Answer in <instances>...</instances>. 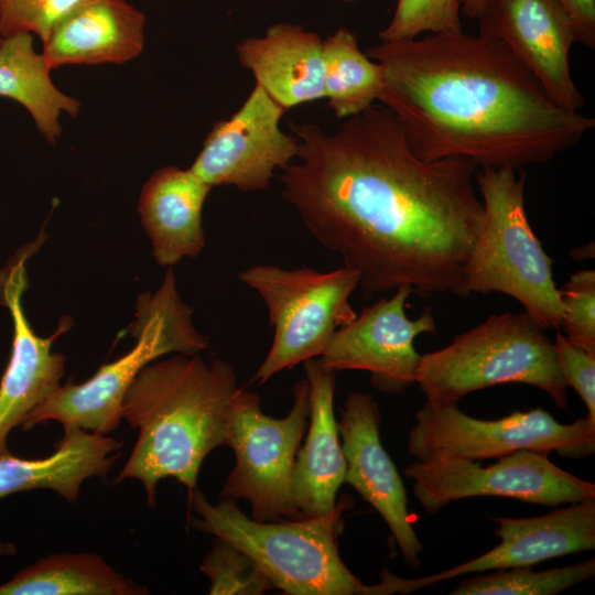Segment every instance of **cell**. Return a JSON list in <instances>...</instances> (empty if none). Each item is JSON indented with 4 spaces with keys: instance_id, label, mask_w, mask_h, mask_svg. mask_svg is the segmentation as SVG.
<instances>
[{
    "instance_id": "cell-4",
    "label": "cell",
    "mask_w": 595,
    "mask_h": 595,
    "mask_svg": "<svg viewBox=\"0 0 595 595\" xmlns=\"http://www.w3.org/2000/svg\"><path fill=\"white\" fill-rule=\"evenodd\" d=\"M188 502L196 517L190 524L247 553L270 578L274 588L289 595H390L387 575L366 585L343 562L338 537L343 513L354 505L343 496L325 516L298 520L257 521L234 500L212 504L195 489Z\"/></svg>"
},
{
    "instance_id": "cell-32",
    "label": "cell",
    "mask_w": 595,
    "mask_h": 595,
    "mask_svg": "<svg viewBox=\"0 0 595 595\" xmlns=\"http://www.w3.org/2000/svg\"><path fill=\"white\" fill-rule=\"evenodd\" d=\"M571 20L576 42L595 48V0H556Z\"/></svg>"
},
{
    "instance_id": "cell-14",
    "label": "cell",
    "mask_w": 595,
    "mask_h": 595,
    "mask_svg": "<svg viewBox=\"0 0 595 595\" xmlns=\"http://www.w3.org/2000/svg\"><path fill=\"white\" fill-rule=\"evenodd\" d=\"M477 20L478 34L502 42L554 104L580 112L585 98L569 62L576 37L556 0H490Z\"/></svg>"
},
{
    "instance_id": "cell-24",
    "label": "cell",
    "mask_w": 595,
    "mask_h": 595,
    "mask_svg": "<svg viewBox=\"0 0 595 595\" xmlns=\"http://www.w3.org/2000/svg\"><path fill=\"white\" fill-rule=\"evenodd\" d=\"M148 589L94 553L41 558L0 584V595H144Z\"/></svg>"
},
{
    "instance_id": "cell-16",
    "label": "cell",
    "mask_w": 595,
    "mask_h": 595,
    "mask_svg": "<svg viewBox=\"0 0 595 595\" xmlns=\"http://www.w3.org/2000/svg\"><path fill=\"white\" fill-rule=\"evenodd\" d=\"M499 544L448 570L414 580L402 578V594L461 575L532 565L595 549V498L569 504L547 515L528 518L495 517Z\"/></svg>"
},
{
    "instance_id": "cell-9",
    "label": "cell",
    "mask_w": 595,
    "mask_h": 595,
    "mask_svg": "<svg viewBox=\"0 0 595 595\" xmlns=\"http://www.w3.org/2000/svg\"><path fill=\"white\" fill-rule=\"evenodd\" d=\"M289 413L275 419L261 410L257 393L240 389L227 445L235 465L219 496L246 499L257 521L303 519L292 489L298 451L310 419V385L300 379L292 389Z\"/></svg>"
},
{
    "instance_id": "cell-2",
    "label": "cell",
    "mask_w": 595,
    "mask_h": 595,
    "mask_svg": "<svg viewBox=\"0 0 595 595\" xmlns=\"http://www.w3.org/2000/svg\"><path fill=\"white\" fill-rule=\"evenodd\" d=\"M365 53L383 68L378 101L424 160L519 170L550 161L595 127L594 118L554 104L495 37L429 33Z\"/></svg>"
},
{
    "instance_id": "cell-10",
    "label": "cell",
    "mask_w": 595,
    "mask_h": 595,
    "mask_svg": "<svg viewBox=\"0 0 595 595\" xmlns=\"http://www.w3.org/2000/svg\"><path fill=\"white\" fill-rule=\"evenodd\" d=\"M407 446L416 461L450 456L480 462L520 450L577 459L595 451V423L587 416L561 423L542 408L482 420L457 404L435 407L425 401L415 413Z\"/></svg>"
},
{
    "instance_id": "cell-23",
    "label": "cell",
    "mask_w": 595,
    "mask_h": 595,
    "mask_svg": "<svg viewBox=\"0 0 595 595\" xmlns=\"http://www.w3.org/2000/svg\"><path fill=\"white\" fill-rule=\"evenodd\" d=\"M50 71L42 53L34 50L31 33L0 36V96L21 104L54 144L62 132L61 113L75 117L80 104L55 87Z\"/></svg>"
},
{
    "instance_id": "cell-3",
    "label": "cell",
    "mask_w": 595,
    "mask_h": 595,
    "mask_svg": "<svg viewBox=\"0 0 595 595\" xmlns=\"http://www.w3.org/2000/svg\"><path fill=\"white\" fill-rule=\"evenodd\" d=\"M240 389L229 363L208 365L198 354L145 365L123 398L122 418L139 435L115 482L139 479L151 507L158 484L169 477L190 496L206 456L227 445Z\"/></svg>"
},
{
    "instance_id": "cell-6",
    "label": "cell",
    "mask_w": 595,
    "mask_h": 595,
    "mask_svg": "<svg viewBox=\"0 0 595 595\" xmlns=\"http://www.w3.org/2000/svg\"><path fill=\"white\" fill-rule=\"evenodd\" d=\"M524 311L489 316L447 346L421 355L416 383L435 407L455 405L468 393L501 383L541 389L567 409V385L553 342Z\"/></svg>"
},
{
    "instance_id": "cell-1",
    "label": "cell",
    "mask_w": 595,
    "mask_h": 595,
    "mask_svg": "<svg viewBox=\"0 0 595 595\" xmlns=\"http://www.w3.org/2000/svg\"><path fill=\"white\" fill-rule=\"evenodd\" d=\"M298 162L282 170V198L307 231L359 274L365 298L409 286L467 298L464 268L482 224L478 166L424 160L397 117L371 105L334 133L289 122Z\"/></svg>"
},
{
    "instance_id": "cell-22",
    "label": "cell",
    "mask_w": 595,
    "mask_h": 595,
    "mask_svg": "<svg viewBox=\"0 0 595 595\" xmlns=\"http://www.w3.org/2000/svg\"><path fill=\"white\" fill-rule=\"evenodd\" d=\"M122 443L113 437L64 430L55 451L47 457L28 459L10 453L0 455V499L31 489H52L76 504L84 480L105 478Z\"/></svg>"
},
{
    "instance_id": "cell-35",
    "label": "cell",
    "mask_w": 595,
    "mask_h": 595,
    "mask_svg": "<svg viewBox=\"0 0 595 595\" xmlns=\"http://www.w3.org/2000/svg\"><path fill=\"white\" fill-rule=\"evenodd\" d=\"M345 2H355L357 0H344Z\"/></svg>"
},
{
    "instance_id": "cell-18",
    "label": "cell",
    "mask_w": 595,
    "mask_h": 595,
    "mask_svg": "<svg viewBox=\"0 0 595 595\" xmlns=\"http://www.w3.org/2000/svg\"><path fill=\"white\" fill-rule=\"evenodd\" d=\"M303 364L310 385V419L305 442L296 454L292 489L303 518H316L335 508L346 461L334 414L336 375L316 358Z\"/></svg>"
},
{
    "instance_id": "cell-31",
    "label": "cell",
    "mask_w": 595,
    "mask_h": 595,
    "mask_svg": "<svg viewBox=\"0 0 595 595\" xmlns=\"http://www.w3.org/2000/svg\"><path fill=\"white\" fill-rule=\"evenodd\" d=\"M553 344L567 387L576 391L586 405V416L595 423V354L575 346L560 331Z\"/></svg>"
},
{
    "instance_id": "cell-5",
    "label": "cell",
    "mask_w": 595,
    "mask_h": 595,
    "mask_svg": "<svg viewBox=\"0 0 595 595\" xmlns=\"http://www.w3.org/2000/svg\"><path fill=\"white\" fill-rule=\"evenodd\" d=\"M478 169L475 181L484 214L464 268V289L498 292L519 302L542 328L559 331L563 305L553 260L534 235L524 208L526 172Z\"/></svg>"
},
{
    "instance_id": "cell-25",
    "label": "cell",
    "mask_w": 595,
    "mask_h": 595,
    "mask_svg": "<svg viewBox=\"0 0 595 595\" xmlns=\"http://www.w3.org/2000/svg\"><path fill=\"white\" fill-rule=\"evenodd\" d=\"M324 98L338 119L356 116L378 100L383 88V68L358 45L345 26L322 42Z\"/></svg>"
},
{
    "instance_id": "cell-19",
    "label": "cell",
    "mask_w": 595,
    "mask_h": 595,
    "mask_svg": "<svg viewBox=\"0 0 595 595\" xmlns=\"http://www.w3.org/2000/svg\"><path fill=\"white\" fill-rule=\"evenodd\" d=\"M145 15L125 0H87L43 42L52 69L63 65L123 64L144 46Z\"/></svg>"
},
{
    "instance_id": "cell-28",
    "label": "cell",
    "mask_w": 595,
    "mask_h": 595,
    "mask_svg": "<svg viewBox=\"0 0 595 595\" xmlns=\"http://www.w3.org/2000/svg\"><path fill=\"white\" fill-rule=\"evenodd\" d=\"M459 0H398L390 22L379 31L381 42L415 39L425 33L462 32Z\"/></svg>"
},
{
    "instance_id": "cell-34",
    "label": "cell",
    "mask_w": 595,
    "mask_h": 595,
    "mask_svg": "<svg viewBox=\"0 0 595 595\" xmlns=\"http://www.w3.org/2000/svg\"><path fill=\"white\" fill-rule=\"evenodd\" d=\"M17 552L13 543L0 541V556H12Z\"/></svg>"
},
{
    "instance_id": "cell-20",
    "label": "cell",
    "mask_w": 595,
    "mask_h": 595,
    "mask_svg": "<svg viewBox=\"0 0 595 595\" xmlns=\"http://www.w3.org/2000/svg\"><path fill=\"white\" fill-rule=\"evenodd\" d=\"M321 36L302 25L279 22L263 36L239 42L236 53L256 84L284 110L324 98Z\"/></svg>"
},
{
    "instance_id": "cell-21",
    "label": "cell",
    "mask_w": 595,
    "mask_h": 595,
    "mask_svg": "<svg viewBox=\"0 0 595 595\" xmlns=\"http://www.w3.org/2000/svg\"><path fill=\"white\" fill-rule=\"evenodd\" d=\"M213 187L190 169L163 166L144 183L139 214L158 264L172 268L205 247L203 206Z\"/></svg>"
},
{
    "instance_id": "cell-11",
    "label": "cell",
    "mask_w": 595,
    "mask_h": 595,
    "mask_svg": "<svg viewBox=\"0 0 595 595\" xmlns=\"http://www.w3.org/2000/svg\"><path fill=\"white\" fill-rule=\"evenodd\" d=\"M549 454L520 450L482 466L478 461L439 456L414 461L404 468L420 506L434 515L470 497H507L523 502L559 506L595 498V484L553 464Z\"/></svg>"
},
{
    "instance_id": "cell-7",
    "label": "cell",
    "mask_w": 595,
    "mask_h": 595,
    "mask_svg": "<svg viewBox=\"0 0 595 595\" xmlns=\"http://www.w3.org/2000/svg\"><path fill=\"white\" fill-rule=\"evenodd\" d=\"M193 310L181 299L172 268L154 292L139 295L130 334L137 343L118 359L105 364L83 383H66L32 411L21 426L24 431L48 421L64 430L80 429L106 435L122 419V402L138 372L160 357L177 353L197 355L208 346V337L192 321Z\"/></svg>"
},
{
    "instance_id": "cell-8",
    "label": "cell",
    "mask_w": 595,
    "mask_h": 595,
    "mask_svg": "<svg viewBox=\"0 0 595 595\" xmlns=\"http://www.w3.org/2000/svg\"><path fill=\"white\" fill-rule=\"evenodd\" d=\"M238 277L263 300L274 328L271 347L252 377L259 385L318 358L333 334L357 314L349 299L359 286V274L345 266L322 272L255 264Z\"/></svg>"
},
{
    "instance_id": "cell-33",
    "label": "cell",
    "mask_w": 595,
    "mask_h": 595,
    "mask_svg": "<svg viewBox=\"0 0 595 595\" xmlns=\"http://www.w3.org/2000/svg\"><path fill=\"white\" fill-rule=\"evenodd\" d=\"M490 0H459L461 13L469 19H478Z\"/></svg>"
},
{
    "instance_id": "cell-17",
    "label": "cell",
    "mask_w": 595,
    "mask_h": 595,
    "mask_svg": "<svg viewBox=\"0 0 595 595\" xmlns=\"http://www.w3.org/2000/svg\"><path fill=\"white\" fill-rule=\"evenodd\" d=\"M29 256L30 251L23 253L0 279V295L13 320L11 355L0 381V455L9 453L7 440L11 430L56 390L65 372V356L52 351V345L71 323L65 321L52 336L40 337L23 311Z\"/></svg>"
},
{
    "instance_id": "cell-12",
    "label": "cell",
    "mask_w": 595,
    "mask_h": 595,
    "mask_svg": "<svg viewBox=\"0 0 595 595\" xmlns=\"http://www.w3.org/2000/svg\"><path fill=\"white\" fill-rule=\"evenodd\" d=\"M411 294L412 289L400 286L390 298L366 306L333 334L316 358L320 365L334 372L368 371L372 387L388 394H401L416 383L421 354L414 342L422 334H434L436 321L430 305L419 317H408Z\"/></svg>"
},
{
    "instance_id": "cell-29",
    "label": "cell",
    "mask_w": 595,
    "mask_h": 595,
    "mask_svg": "<svg viewBox=\"0 0 595 595\" xmlns=\"http://www.w3.org/2000/svg\"><path fill=\"white\" fill-rule=\"evenodd\" d=\"M560 294L564 336L575 346L595 354V271L583 269L572 273Z\"/></svg>"
},
{
    "instance_id": "cell-27",
    "label": "cell",
    "mask_w": 595,
    "mask_h": 595,
    "mask_svg": "<svg viewBox=\"0 0 595 595\" xmlns=\"http://www.w3.org/2000/svg\"><path fill=\"white\" fill-rule=\"evenodd\" d=\"M199 569L210 582V595H261L274 588L253 559L218 538L215 539Z\"/></svg>"
},
{
    "instance_id": "cell-30",
    "label": "cell",
    "mask_w": 595,
    "mask_h": 595,
    "mask_svg": "<svg viewBox=\"0 0 595 595\" xmlns=\"http://www.w3.org/2000/svg\"><path fill=\"white\" fill-rule=\"evenodd\" d=\"M87 0H0V36L34 33L42 42L72 11Z\"/></svg>"
},
{
    "instance_id": "cell-15",
    "label": "cell",
    "mask_w": 595,
    "mask_h": 595,
    "mask_svg": "<svg viewBox=\"0 0 595 595\" xmlns=\"http://www.w3.org/2000/svg\"><path fill=\"white\" fill-rule=\"evenodd\" d=\"M339 414L337 426L346 461L345 483L382 517L405 563L419 567L423 545L411 522L403 482L381 443L378 403L370 394L353 392Z\"/></svg>"
},
{
    "instance_id": "cell-26",
    "label": "cell",
    "mask_w": 595,
    "mask_h": 595,
    "mask_svg": "<svg viewBox=\"0 0 595 595\" xmlns=\"http://www.w3.org/2000/svg\"><path fill=\"white\" fill-rule=\"evenodd\" d=\"M595 576V559L545 571L496 570L463 580L451 595H555Z\"/></svg>"
},
{
    "instance_id": "cell-13",
    "label": "cell",
    "mask_w": 595,
    "mask_h": 595,
    "mask_svg": "<svg viewBox=\"0 0 595 595\" xmlns=\"http://www.w3.org/2000/svg\"><path fill=\"white\" fill-rule=\"evenodd\" d=\"M284 111L255 84L241 107L213 126L188 169L212 187L268 190L275 172L298 154L296 137L280 127Z\"/></svg>"
}]
</instances>
